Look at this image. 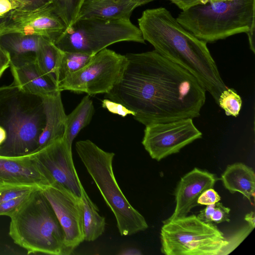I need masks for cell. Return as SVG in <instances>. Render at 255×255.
Returning a JSON list of instances; mask_svg holds the SVG:
<instances>
[{
  "instance_id": "cell-1",
  "label": "cell",
  "mask_w": 255,
  "mask_h": 255,
  "mask_svg": "<svg viewBox=\"0 0 255 255\" xmlns=\"http://www.w3.org/2000/svg\"><path fill=\"white\" fill-rule=\"evenodd\" d=\"M123 75L106 94L144 126L198 117L206 90L188 71L155 50L125 55Z\"/></svg>"
},
{
  "instance_id": "cell-2",
  "label": "cell",
  "mask_w": 255,
  "mask_h": 255,
  "mask_svg": "<svg viewBox=\"0 0 255 255\" xmlns=\"http://www.w3.org/2000/svg\"><path fill=\"white\" fill-rule=\"evenodd\" d=\"M138 23L144 40L193 75L218 104L221 94L228 87L207 43L184 28L165 7L145 10Z\"/></svg>"
},
{
  "instance_id": "cell-3",
  "label": "cell",
  "mask_w": 255,
  "mask_h": 255,
  "mask_svg": "<svg viewBox=\"0 0 255 255\" xmlns=\"http://www.w3.org/2000/svg\"><path fill=\"white\" fill-rule=\"evenodd\" d=\"M9 218V235L27 254H71L64 231L41 189L34 190Z\"/></svg>"
},
{
  "instance_id": "cell-4",
  "label": "cell",
  "mask_w": 255,
  "mask_h": 255,
  "mask_svg": "<svg viewBox=\"0 0 255 255\" xmlns=\"http://www.w3.org/2000/svg\"><path fill=\"white\" fill-rule=\"evenodd\" d=\"M41 97L24 92L13 83L0 87V126L6 139L0 155L20 156L34 152L45 126Z\"/></svg>"
},
{
  "instance_id": "cell-5",
  "label": "cell",
  "mask_w": 255,
  "mask_h": 255,
  "mask_svg": "<svg viewBox=\"0 0 255 255\" xmlns=\"http://www.w3.org/2000/svg\"><path fill=\"white\" fill-rule=\"evenodd\" d=\"M76 152L106 203L115 217L121 236H130L148 227L144 217L128 201L115 178L113 152L104 150L89 139L76 142Z\"/></svg>"
},
{
  "instance_id": "cell-6",
  "label": "cell",
  "mask_w": 255,
  "mask_h": 255,
  "mask_svg": "<svg viewBox=\"0 0 255 255\" xmlns=\"http://www.w3.org/2000/svg\"><path fill=\"white\" fill-rule=\"evenodd\" d=\"M186 30L207 43L247 33L255 23V0H226L199 4L176 18Z\"/></svg>"
},
{
  "instance_id": "cell-7",
  "label": "cell",
  "mask_w": 255,
  "mask_h": 255,
  "mask_svg": "<svg viewBox=\"0 0 255 255\" xmlns=\"http://www.w3.org/2000/svg\"><path fill=\"white\" fill-rule=\"evenodd\" d=\"M122 41L145 43L140 29L130 19L78 17L54 44L63 51L94 55Z\"/></svg>"
},
{
  "instance_id": "cell-8",
  "label": "cell",
  "mask_w": 255,
  "mask_h": 255,
  "mask_svg": "<svg viewBox=\"0 0 255 255\" xmlns=\"http://www.w3.org/2000/svg\"><path fill=\"white\" fill-rule=\"evenodd\" d=\"M160 240L161 252L166 255H221L228 244L215 225L194 215L164 223Z\"/></svg>"
},
{
  "instance_id": "cell-9",
  "label": "cell",
  "mask_w": 255,
  "mask_h": 255,
  "mask_svg": "<svg viewBox=\"0 0 255 255\" xmlns=\"http://www.w3.org/2000/svg\"><path fill=\"white\" fill-rule=\"evenodd\" d=\"M127 63L125 55L105 48L83 68L67 76L59 83L58 89L90 96L107 94L120 80Z\"/></svg>"
},
{
  "instance_id": "cell-10",
  "label": "cell",
  "mask_w": 255,
  "mask_h": 255,
  "mask_svg": "<svg viewBox=\"0 0 255 255\" xmlns=\"http://www.w3.org/2000/svg\"><path fill=\"white\" fill-rule=\"evenodd\" d=\"M202 136V133L194 124L193 119L185 118L145 126L142 144L150 156L159 161L179 152Z\"/></svg>"
},
{
  "instance_id": "cell-11",
  "label": "cell",
  "mask_w": 255,
  "mask_h": 255,
  "mask_svg": "<svg viewBox=\"0 0 255 255\" xmlns=\"http://www.w3.org/2000/svg\"><path fill=\"white\" fill-rule=\"evenodd\" d=\"M67 28L51 4L36 8L12 10L0 21V36L19 33L44 37L54 43Z\"/></svg>"
},
{
  "instance_id": "cell-12",
  "label": "cell",
  "mask_w": 255,
  "mask_h": 255,
  "mask_svg": "<svg viewBox=\"0 0 255 255\" xmlns=\"http://www.w3.org/2000/svg\"><path fill=\"white\" fill-rule=\"evenodd\" d=\"M41 190L51 204L64 231L65 245L71 254L84 241L81 197L57 183Z\"/></svg>"
},
{
  "instance_id": "cell-13",
  "label": "cell",
  "mask_w": 255,
  "mask_h": 255,
  "mask_svg": "<svg viewBox=\"0 0 255 255\" xmlns=\"http://www.w3.org/2000/svg\"><path fill=\"white\" fill-rule=\"evenodd\" d=\"M35 153L52 184H58L81 197V181L74 166L72 149L63 138Z\"/></svg>"
},
{
  "instance_id": "cell-14",
  "label": "cell",
  "mask_w": 255,
  "mask_h": 255,
  "mask_svg": "<svg viewBox=\"0 0 255 255\" xmlns=\"http://www.w3.org/2000/svg\"><path fill=\"white\" fill-rule=\"evenodd\" d=\"M52 184L35 152L20 156L0 155V188L18 186L42 190Z\"/></svg>"
},
{
  "instance_id": "cell-15",
  "label": "cell",
  "mask_w": 255,
  "mask_h": 255,
  "mask_svg": "<svg viewBox=\"0 0 255 255\" xmlns=\"http://www.w3.org/2000/svg\"><path fill=\"white\" fill-rule=\"evenodd\" d=\"M10 68L12 83L24 92L43 97L60 91L57 85L41 71L34 53L11 58Z\"/></svg>"
},
{
  "instance_id": "cell-16",
  "label": "cell",
  "mask_w": 255,
  "mask_h": 255,
  "mask_svg": "<svg viewBox=\"0 0 255 255\" xmlns=\"http://www.w3.org/2000/svg\"><path fill=\"white\" fill-rule=\"evenodd\" d=\"M217 180L215 174L197 168L186 174L175 189L174 212L163 223L187 216L193 207L198 205L197 200L200 195L205 190L213 188Z\"/></svg>"
},
{
  "instance_id": "cell-17",
  "label": "cell",
  "mask_w": 255,
  "mask_h": 255,
  "mask_svg": "<svg viewBox=\"0 0 255 255\" xmlns=\"http://www.w3.org/2000/svg\"><path fill=\"white\" fill-rule=\"evenodd\" d=\"M61 91L43 97L42 100L45 123L39 140L37 151L63 138L66 115L62 103Z\"/></svg>"
},
{
  "instance_id": "cell-18",
  "label": "cell",
  "mask_w": 255,
  "mask_h": 255,
  "mask_svg": "<svg viewBox=\"0 0 255 255\" xmlns=\"http://www.w3.org/2000/svg\"><path fill=\"white\" fill-rule=\"evenodd\" d=\"M153 0H85L78 17L130 19L133 10Z\"/></svg>"
},
{
  "instance_id": "cell-19",
  "label": "cell",
  "mask_w": 255,
  "mask_h": 255,
  "mask_svg": "<svg viewBox=\"0 0 255 255\" xmlns=\"http://www.w3.org/2000/svg\"><path fill=\"white\" fill-rule=\"evenodd\" d=\"M221 180L230 193L239 192L252 203V197H255V174L252 168L242 163L229 165Z\"/></svg>"
},
{
  "instance_id": "cell-20",
  "label": "cell",
  "mask_w": 255,
  "mask_h": 255,
  "mask_svg": "<svg viewBox=\"0 0 255 255\" xmlns=\"http://www.w3.org/2000/svg\"><path fill=\"white\" fill-rule=\"evenodd\" d=\"M94 106L90 95L85 96L74 110L66 116L63 139L72 149L74 139L90 123L94 114Z\"/></svg>"
},
{
  "instance_id": "cell-21",
  "label": "cell",
  "mask_w": 255,
  "mask_h": 255,
  "mask_svg": "<svg viewBox=\"0 0 255 255\" xmlns=\"http://www.w3.org/2000/svg\"><path fill=\"white\" fill-rule=\"evenodd\" d=\"M80 185L83 206L84 241L92 242L104 232L106 219L99 214L98 208L89 197L81 182Z\"/></svg>"
},
{
  "instance_id": "cell-22",
  "label": "cell",
  "mask_w": 255,
  "mask_h": 255,
  "mask_svg": "<svg viewBox=\"0 0 255 255\" xmlns=\"http://www.w3.org/2000/svg\"><path fill=\"white\" fill-rule=\"evenodd\" d=\"M45 38L35 35L9 33L0 36V45L12 57L36 53Z\"/></svg>"
},
{
  "instance_id": "cell-23",
  "label": "cell",
  "mask_w": 255,
  "mask_h": 255,
  "mask_svg": "<svg viewBox=\"0 0 255 255\" xmlns=\"http://www.w3.org/2000/svg\"><path fill=\"white\" fill-rule=\"evenodd\" d=\"M62 53L63 51L46 38L35 53L36 62L41 71L57 85V72Z\"/></svg>"
},
{
  "instance_id": "cell-24",
  "label": "cell",
  "mask_w": 255,
  "mask_h": 255,
  "mask_svg": "<svg viewBox=\"0 0 255 255\" xmlns=\"http://www.w3.org/2000/svg\"><path fill=\"white\" fill-rule=\"evenodd\" d=\"M94 55L80 52L63 51L56 75L58 87L59 83L67 76L80 70L88 64Z\"/></svg>"
},
{
  "instance_id": "cell-25",
  "label": "cell",
  "mask_w": 255,
  "mask_h": 255,
  "mask_svg": "<svg viewBox=\"0 0 255 255\" xmlns=\"http://www.w3.org/2000/svg\"><path fill=\"white\" fill-rule=\"evenodd\" d=\"M205 208L201 210L197 218L206 223H221L224 222H229L230 209L224 206L219 202L206 205Z\"/></svg>"
},
{
  "instance_id": "cell-26",
  "label": "cell",
  "mask_w": 255,
  "mask_h": 255,
  "mask_svg": "<svg viewBox=\"0 0 255 255\" xmlns=\"http://www.w3.org/2000/svg\"><path fill=\"white\" fill-rule=\"evenodd\" d=\"M242 104L241 97L234 89L228 87L221 94L218 104L227 116L235 117L239 115Z\"/></svg>"
},
{
  "instance_id": "cell-27",
  "label": "cell",
  "mask_w": 255,
  "mask_h": 255,
  "mask_svg": "<svg viewBox=\"0 0 255 255\" xmlns=\"http://www.w3.org/2000/svg\"><path fill=\"white\" fill-rule=\"evenodd\" d=\"M253 229V227L248 225L227 239L228 244L223 250L221 255H226L231 253L243 241Z\"/></svg>"
},
{
  "instance_id": "cell-28",
  "label": "cell",
  "mask_w": 255,
  "mask_h": 255,
  "mask_svg": "<svg viewBox=\"0 0 255 255\" xmlns=\"http://www.w3.org/2000/svg\"><path fill=\"white\" fill-rule=\"evenodd\" d=\"M36 188L9 186L0 188V204L25 194H29Z\"/></svg>"
},
{
  "instance_id": "cell-29",
  "label": "cell",
  "mask_w": 255,
  "mask_h": 255,
  "mask_svg": "<svg viewBox=\"0 0 255 255\" xmlns=\"http://www.w3.org/2000/svg\"><path fill=\"white\" fill-rule=\"evenodd\" d=\"M85 0H65L67 27L71 25L78 18L81 7Z\"/></svg>"
},
{
  "instance_id": "cell-30",
  "label": "cell",
  "mask_w": 255,
  "mask_h": 255,
  "mask_svg": "<svg viewBox=\"0 0 255 255\" xmlns=\"http://www.w3.org/2000/svg\"><path fill=\"white\" fill-rule=\"evenodd\" d=\"M102 106L110 113L118 115L123 118L128 115L134 116L133 112L129 110L123 104L109 99H105L102 101Z\"/></svg>"
},
{
  "instance_id": "cell-31",
  "label": "cell",
  "mask_w": 255,
  "mask_h": 255,
  "mask_svg": "<svg viewBox=\"0 0 255 255\" xmlns=\"http://www.w3.org/2000/svg\"><path fill=\"white\" fill-rule=\"evenodd\" d=\"M30 4L26 0H0V17L12 10L28 7Z\"/></svg>"
},
{
  "instance_id": "cell-32",
  "label": "cell",
  "mask_w": 255,
  "mask_h": 255,
  "mask_svg": "<svg viewBox=\"0 0 255 255\" xmlns=\"http://www.w3.org/2000/svg\"><path fill=\"white\" fill-rule=\"evenodd\" d=\"M31 193L23 195L7 202L0 203V216H7L9 217L24 201Z\"/></svg>"
},
{
  "instance_id": "cell-33",
  "label": "cell",
  "mask_w": 255,
  "mask_h": 255,
  "mask_svg": "<svg viewBox=\"0 0 255 255\" xmlns=\"http://www.w3.org/2000/svg\"><path fill=\"white\" fill-rule=\"evenodd\" d=\"M220 200V196L212 188L205 190L200 195L197 200V203L198 205H208L218 202Z\"/></svg>"
},
{
  "instance_id": "cell-34",
  "label": "cell",
  "mask_w": 255,
  "mask_h": 255,
  "mask_svg": "<svg viewBox=\"0 0 255 255\" xmlns=\"http://www.w3.org/2000/svg\"><path fill=\"white\" fill-rule=\"evenodd\" d=\"M176 4L182 11L199 4H204L209 2L208 0H170Z\"/></svg>"
},
{
  "instance_id": "cell-35",
  "label": "cell",
  "mask_w": 255,
  "mask_h": 255,
  "mask_svg": "<svg viewBox=\"0 0 255 255\" xmlns=\"http://www.w3.org/2000/svg\"><path fill=\"white\" fill-rule=\"evenodd\" d=\"M10 56L0 45V78L7 68L10 67Z\"/></svg>"
},
{
  "instance_id": "cell-36",
  "label": "cell",
  "mask_w": 255,
  "mask_h": 255,
  "mask_svg": "<svg viewBox=\"0 0 255 255\" xmlns=\"http://www.w3.org/2000/svg\"><path fill=\"white\" fill-rule=\"evenodd\" d=\"M51 4L55 13L65 22L66 19L65 0H52Z\"/></svg>"
},
{
  "instance_id": "cell-37",
  "label": "cell",
  "mask_w": 255,
  "mask_h": 255,
  "mask_svg": "<svg viewBox=\"0 0 255 255\" xmlns=\"http://www.w3.org/2000/svg\"><path fill=\"white\" fill-rule=\"evenodd\" d=\"M30 2V4L28 8H36L42 7L52 3V0H26Z\"/></svg>"
},
{
  "instance_id": "cell-38",
  "label": "cell",
  "mask_w": 255,
  "mask_h": 255,
  "mask_svg": "<svg viewBox=\"0 0 255 255\" xmlns=\"http://www.w3.org/2000/svg\"><path fill=\"white\" fill-rule=\"evenodd\" d=\"M255 23L252 25L250 30L246 33L248 36L250 48L254 53H255Z\"/></svg>"
},
{
  "instance_id": "cell-39",
  "label": "cell",
  "mask_w": 255,
  "mask_h": 255,
  "mask_svg": "<svg viewBox=\"0 0 255 255\" xmlns=\"http://www.w3.org/2000/svg\"><path fill=\"white\" fill-rule=\"evenodd\" d=\"M118 254L121 255H140L142 253L139 250L131 248L125 249L120 251Z\"/></svg>"
},
{
  "instance_id": "cell-40",
  "label": "cell",
  "mask_w": 255,
  "mask_h": 255,
  "mask_svg": "<svg viewBox=\"0 0 255 255\" xmlns=\"http://www.w3.org/2000/svg\"><path fill=\"white\" fill-rule=\"evenodd\" d=\"M245 220L247 222L248 225L253 227L255 228V213L254 212H251L247 214L245 217Z\"/></svg>"
},
{
  "instance_id": "cell-41",
  "label": "cell",
  "mask_w": 255,
  "mask_h": 255,
  "mask_svg": "<svg viewBox=\"0 0 255 255\" xmlns=\"http://www.w3.org/2000/svg\"><path fill=\"white\" fill-rule=\"evenodd\" d=\"M7 135L5 129L0 126V146L5 141Z\"/></svg>"
},
{
  "instance_id": "cell-42",
  "label": "cell",
  "mask_w": 255,
  "mask_h": 255,
  "mask_svg": "<svg viewBox=\"0 0 255 255\" xmlns=\"http://www.w3.org/2000/svg\"><path fill=\"white\" fill-rule=\"evenodd\" d=\"M224 0H208L209 2H214L224 1Z\"/></svg>"
},
{
  "instance_id": "cell-43",
  "label": "cell",
  "mask_w": 255,
  "mask_h": 255,
  "mask_svg": "<svg viewBox=\"0 0 255 255\" xmlns=\"http://www.w3.org/2000/svg\"><path fill=\"white\" fill-rule=\"evenodd\" d=\"M2 16L0 17V21L1 18V17H2Z\"/></svg>"
}]
</instances>
